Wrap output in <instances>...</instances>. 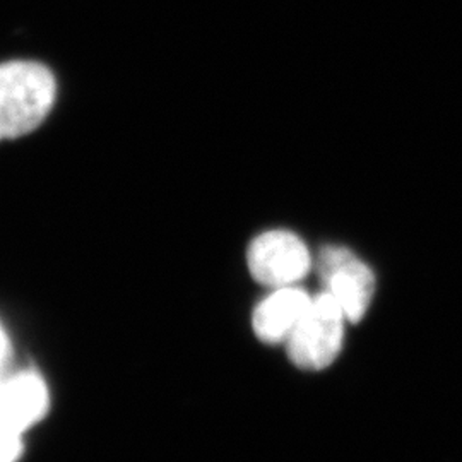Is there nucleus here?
I'll list each match as a JSON object with an SVG mask.
<instances>
[{
  "label": "nucleus",
  "mask_w": 462,
  "mask_h": 462,
  "mask_svg": "<svg viewBox=\"0 0 462 462\" xmlns=\"http://www.w3.org/2000/svg\"><path fill=\"white\" fill-rule=\"evenodd\" d=\"M23 452L21 437H0V462H16Z\"/></svg>",
  "instance_id": "nucleus-7"
},
{
  "label": "nucleus",
  "mask_w": 462,
  "mask_h": 462,
  "mask_svg": "<svg viewBox=\"0 0 462 462\" xmlns=\"http://www.w3.org/2000/svg\"><path fill=\"white\" fill-rule=\"evenodd\" d=\"M49 67L28 60L0 64V141L33 133L55 103Z\"/></svg>",
  "instance_id": "nucleus-1"
},
{
  "label": "nucleus",
  "mask_w": 462,
  "mask_h": 462,
  "mask_svg": "<svg viewBox=\"0 0 462 462\" xmlns=\"http://www.w3.org/2000/svg\"><path fill=\"white\" fill-rule=\"evenodd\" d=\"M7 353H9V345H7V337H5V332L0 328V368L7 358Z\"/></svg>",
  "instance_id": "nucleus-8"
},
{
  "label": "nucleus",
  "mask_w": 462,
  "mask_h": 462,
  "mask_svg": "<svg viewBox=\"0 0 462 462\" xmlns=\"http://www.w3.org/2000/svg\"><path fill=\"white\" fill-rule=\"evenodd\" d=\"M346 322V315L328 291L315 295L286 341L291 364L307 372H319L334 364L343 347Z\"/></svg>",
  "instance_id": "nucleus-2"
},
{
  "label": "nucleus",
  "mask_w": 462,
  "mask_h": 462,
  "mask_svg": "<svg viewBox=\"0 0 462 462\" xmlns=\"http://www.w3.org/2000/svg\"><path fill=\"white\" fill-rule=\"evenodd\" d=\"M315 267L324 282V291L336 300L346 315L347 322H360L375 293L374 271L355 252L343 245L320 248Z\"/></svg>",
  "instance_id": "nucleus-3"
},
{
  "label": "nucleus",
  "mask_w": 462,
  "mask_h": 462,
  "mask_svg": "<svg viewBox=\"0 0 462 462\" xmlns=\"http://www.w3.org/2000/svg\"><path fill=\"white\" fill-rule=\"evenodd\" d=\"M247 264L254 280L276 290L303 280L310 273L314 259L297 233L269 230L248 245Z\"/></svg>",
  "instance_id": "nucleus-4"
},
{
  "label": "nucleus",
  "mask_w": 462,
  "mask_h": 462,
  "mask_svg": "<svg viewBox=\"0 0 462 462\" xmlns=\"http://www.w3.org/2000/svg\"><path fill=\"white\" fill-rule=\"evenodd\" d=\"M49 408L45 382L33 372L0 377V437H21Z\"/></svg>",
  "instance_id": "nucleus-5"
},
{
  "label": "nucleus",
  "mask_w": 462,
  "mask_h": 462,
  "mask_svg": "<svg viewBox=\"0 0 462 462\" xmlns=\"http://www.w3.org/2000/svg\"><path fill=\"white\" fill-rule=\"evenodd\" d=\"M312 298L297 284L273 290L252 315L255 336L267 345H286L303 315L307 314Z\"/></svg>",
  "instance_id": "nucleus-6"
}]
</instances>
